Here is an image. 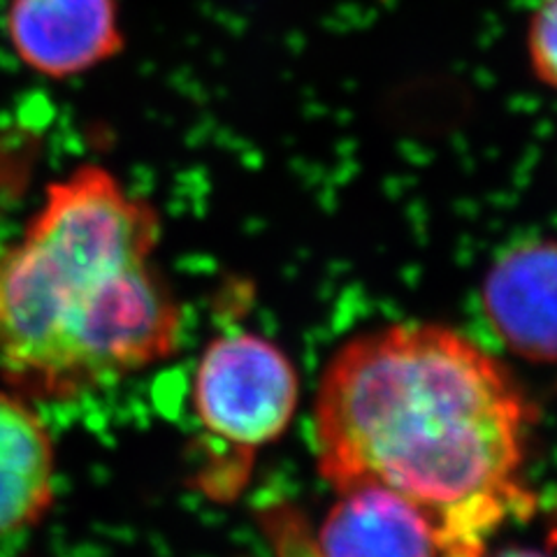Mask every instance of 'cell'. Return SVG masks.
Returning <instances> with one entry per match:
<instances>
[{
    "instance_id": "9c48e42d",
    "label": "cell",
    "mask_w": 557,
    "mask_h": 557,
    "mask_svg": "<svg viewBox=\"0 0 557 557\" xmlns=\"http://www.w3.org/2000/svg\"><path fill=\"white\" fill-rule=\"evenodd\" d=\"M258 520L274 557H321L307 518L290 504H272Z\"/></svg>"
},
{
    "instance_id": "30bf717a",
    "label": "cell",
    "mask_w": 557,
    "mask_h": 557,
    "mask_svg": "<svg viewBox=\"0 0 557 557\" xmlns=\"http://www.w3.org/2000/svg\"><path fill=\"white\" fill-rule=\"evenodd\" d=\"M483 557H550V555H546L542 550H534V548H518V546H513V548H504V550H497V553H487L485 550Z\"/></svg>"
},
{
    "instance_id": "7a4b0ae2",
    "label": "cell",
    "mask_w": 557,
    "mask_h": 557,
    "mask_svg": "<svg viewBox=\"0 0 557 557\" xmlns=\"http://www.w3.org/2000/svg\"><path fill=\"white\" fill-rule=\"evenodd\" d=\"M156 207L112 170L49 182L0 253V374L33 403H67L174 356L184 311L153 263Z\"/></svg>"
},
{
    "instance_id": "8992f818",
    "label": "cell",
    "mask_w": 557,
    "mask_h": 557,
    "mask_svg": "<svg viewBox=\"0 0 557 557\" xmlns=\"http://www.w3.org/2000/svg\"><path fill=\"white\" fill-rule=\"evenodd\" d=\"M313 542L321 557H456L432 516L379 485L339 491Z\"/></svg>"
},
{
    "instance_id": "ba28073f",
    "label": "cell",
    "mask_w": 557,
    "mask_h": 557,
    "mask_svg": "<svg viewBox=\"0 0 557 557\" xmlns=\"http://www.w3.org/2000/svg\"><path fill=\"white\" fill-rule=\"evenodd\" d=\"M532 73L557 94V0H536L525 28Z\"/></svg>"
},
{
    "instance_id": "52a82bcc",
    "label": "cell",
    "mask_w": 557,
    "mask_h": 557,
    "mask_svg": "<svg viewBox=\"0 0 557 557\" xmlns=\"http://www.w3.org/2000/svg\"><path fill=\"white\" fill-rule=\"evenodd\" d=\"M57 444L33 399L0 391V539L26 532L57 502Z\"/></svg>"
},
{
    "instance_id": "3957f363",
    "label": "cell",
    "mask_w": 557,
    "mask_h": 557,
    "mask_svg": "<svg viewBox=\"0 0 557 557\" xmlns=\"http://www.w3.org/2000/svg\"><path fill=\"white\" fill-rule=\"evenodd\" d=\"M300 399L290 358L253 333L221 335L207 344L194 376V411L207 440L221 446L207 469V495L231 499L247 481L253 453L288 430Z\"/></svg>"
},
{
    "instance_id": "6da1fadb",
    "label": "cell",
    "mask_w": 557,
    "mask_h": 557,
    "mask_svg": "<svg viewBox=\"0 0 557 557\" xmlns=\"http://www.w3.org/2000/svg\"><path fill=\"white\" fill-rule=\"evenodd\" d=\"M534 405L504 364L444 325L403 323L346 342L313 407L321 476L379 485L421 507L456 557H483L504 522L530 518Z\"/></svg>"
},
{
    "instance_id": "277c9868",
    "label": "cell",
    "mask_w": 557,
    "mask_h": 557,
    "mask_svg": "<svg viewBox=\"0 0 557 557\" xmlns=\"http://www.w3.org/2000/svg\"><path fill=\"white\" fill-rule=\"evenodd\" d=\"M0 30L14 61L51 84L94 75L128 42L121 0H5Z\"/></svg>"
},
{
    "instance_id": "5b68a950",
    "label": "cell",
    "mask_w": 557,
    "mask_h": 557,
    "mask_svg": "<svg viewBox=\"0 0 557 557\" xmlns=\"http://www.w3.org/2000/svg\"><path fill=\"white\" fill-rule=\"evenodd\" d=\"M483 309L497 337L534 362H557V242L518 244L487 270Z\"/></svg>"
}]
</instances>
